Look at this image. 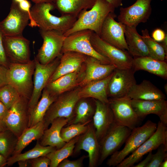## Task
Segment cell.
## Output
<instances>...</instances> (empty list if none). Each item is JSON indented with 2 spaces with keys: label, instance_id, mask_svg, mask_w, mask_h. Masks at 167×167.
I'll list each match as a JSON object with an SVG mask.
<instances>
[{
  "label": "cell",
  "instance_id": "cell-1",
  "mask_svg": "<svg viewBox=\"0 0 167 167\" xmlns=\"http://www.w3.org/2000/svg\"><path fill=\"white\" fill-rule=\"evenodd\" d=\"M55 9L54 3H37L31 8L30 13L39 29L55 30L64 33L71 28L78 16L67 14L58 17L50 12Z\"/></svg>",
  "mask_w": 167,
  "mask_h": 167
},
{
  "label": "cell",
  "instance_id": "cell-2",
  "mask_svg": "<svg viewBox=\"0 0 167 167\" xmlns=\"http://www.w3.org/2000/svg\"><path fill=\"white\" fill-rule=\"evenodd\" d=\"M115 9L105 0H96L89 10L80 13L72 26L64 35L66 37L80 30L88 29L99 35L106 18L109 13L114 12Z\"/></svg>",
  "mask_w": 167,
  "mask_h": 167
},
{
  "label": "cell",
  "instance_id": "cell-3",
  "mask_svg": "<svg viewBox=\"0 0 167 167\" xmlns=\"http://www.w3.org/2000/svg\"><path fill=\"white\" fill-rule=\"evenodd\" d=\"M35 66L34 59L27 63H10L7 68L8 84L13 87L21 96L29 100L33 90L32 77Z\"/></svg>",
  "mask_w": 167,
  "mask_h": 167
},
{
  "label": "cell",
  "instance_id": "cell-4",
  "mask_svg": "<svg viewBox=\"0 0 167 167\" xmlns=\"http://www.w3.org/2000/svg\"><path fill=\"white\" fill-rule=\"evenodd\" d=\"M157 126L156 123L148 120L142 126L133 129L125 142L124 147L110 155L106 164L109 166H116L150 137L155 131Z\"/></svg>",
  "mask_w": 167,
  "mask_h": 167
},
{
  "label": "cell",
  "instance_id": "cell-5",
  "mask_svg": "<svg viewBox=\"0 0 167 167\" xmlns=\"http://www.w3.org/2000/svg\"><path fill=\"white\" fill-rule=\"evenodd\" d=\"M92 31L80 30L66 36L61 53L75 52L94 58L104 64H112L106 58L98 53L93 48L90 41Z\"/></svg>",
  "mask_w": 167,
  "mask_h": 167
},
{
  "label": "cell",
  "instance_id": "cell-6",
  "mask_svg": "<svg viewBox=\"0 0 167 167\" xmlns=\"http://www.w3.org/2000/svg\"><path fill=\"white\" fill-rule=\"evenodd\" d=\"M79 89L78 88L66 93H62L57 96L49 108L44 117L43 121L46 129L56 118H66L68 120V122L71 120L75 106L80 99L79 95Z\"/></svg>",
  "mask_w": 167,
  "mask_h": 167
},
{
  "label": "cell",
  "instance_id": "cell-7",
  "mask_svg": "<svg viewBox=\"0 0 167 167\" xmlns=\"http://www.w3.org/2000/svg\"><path fill=\"white\" fill-rule=\"evenodd\" d=\"M90 41L94 49L108 59L116 68H132L133 58L127 51L121 49L108 43L93 32L92 34Z\"/></svg>",
  "mask_w": 167,
  "mask_h": 167
},
{
  "label": "cell",
  "instance_id": "cell-8",
  "mask_svg": "<svg viewBox=\"0 0 167 167\" xmlns=\"http://www.w3.org/2000/svg\"><path fill=\"white\" fill-rule=\"evenodd\" d=\"M39 32L43 43L35 58L40 63L46 64L62 54L61 50L66 36L63 33L55 30L39 29Z\"/></svg>",
  "mask_w": 167,
  "mask_h": 167
},
{
  "label": "cell",
  "instance_id": "cell-9",
  "mask_svg": "<svg viewBox=\"0 0 167 167\" xmlns=\"http://www.w3.org/2000/svg\"><path fill=\"white\" fill-rule=\"evenodd\" d=\"M131 130L126 126L114 122L99 142L100 156L98 165H101L108 156L118 151L125 142Z\"/></svg>",
  "mask_w": 167,
  "mask_h": 167
},
{
  "label": "cell",
  "instance_id": "cell-10",
  "mask_svg": "<svg viewBox=\"0 0 167 167\" xmlns=\"http://www.w3.org/2000/svg\"><path fill=\"white\" fill-rule=\"evenodd\" d=\"M162 144H167V126L160 121L153 134L116 167H132L141 160L143 156L157 149Z\"/></svg>",
  "mask_w": 167,
  "mask_h": 167
},
{
  "label": "cell",
  "instance_id": "cell-11",
  "mask_svg": "<svg viewBox=\"0 0 167 167\" xmlns=\"http://www.w3.org/2000/svg\"><path fill=\"white\" fill-rule=\"evenodd\" d=\"M109 105L113 112L114 122L132 130L137 126L141 119L134 109L131 99L126 96L109 98Z\"/></svg>",
  "mask_w": 167,
  "mask_h": 167
},
{
  "label": "cell",
  "instance_id": "cell-12",
  "mask_svg": "<svg viewBox=\"0 0 167 167\" xmlns=\"http://www.w3.org/2000/svg\"><path fill=\"white\" fill-rule=\"evenodd\" d=\"M62 54L50 63L45 65L40 63L34 59L35 66L33 74V88L29 101V110L33 108L38 102L42 91L59 63Z\"/></svg>",
  "mask_w": 167,
  "mask_h": 167
},
{
  "label": "cell",
  "instance_id": "cell-13",
  "mask_svg": "<svg viewBox=\"0 0 167 167\" xmlns=\"http://www.w3.org/2000/svg\"><path fill=\"white\" fill-rule=\"evenodd\" d=\"M29 101L21 96L8 110L4 120L7 128L18 137L28 127Z\"/></svg>",
  "mask_w": 167,
  "mask_h": 167
},
{
  "label": "cell",
  "instance_id": "cell-14",
  "mask_svg": "<svg viewBox=\"0 0 167 167\" xmlns=\"http://www.w3.org/2000/svg\"><path fill=\"white\" fill-rule=\"evenodd\" d=\"M152 0H137L130 6L121 7L118 21L125 26L136 27L140 23L146 22L151 14Z\"/></svg>",
  "mask_w": 167,
  "mask_h": 167
},
{
  "label": "cell",
  "instance_id": "cell-15",
  "mask_svg": "<svg viewBox=\"0 0 167 167\" xmlns=\"http://www.w3.org/2000/svg\"><path fill=\"white\" fill-rule=\"evenodd\" d=\"M6 54L10 63L24 64L30 59V41L22 35L3 36Z\"/></svg>",
  "mask_w": 167,
  "mask_h": 167
},
{
  "label": "cell",
  "instance_id": "cell-16",
  "mask_svg": "<svg viewBox=\"0 0 167 167\" xmlns=\"http://www.w3.org/2000/svg\"><path fill=\"white\" fill-rule=\"evenodd\" d=\"M29 20L28 13L20 9L18 3L13 0L9 13L0 22V29L4 36L22 35Z\"/></svg>",
  "mask_w": 167,
  "mask_h": 167
},
{
  "label": "cell",
  "instance_id": "cell-17",
  "mask_svg": "<svg viewBox=\"0 0 167 167\" xmlns=\"http://www.w3.org/2000/svg\"><path fill=\"white\" fill-rule=\"evenodd\" d=\"M135 73L132 68H116L108 85L107 92L108 98H117L126 96L131 88L136 84Z\"/></svg>",
  "mask_w": 167,
  "mask_h": 167
},
{
  "label": "cell",
  "instance_id": "cell-18",
  "mask_svg": "<svg viewBox=\"0 0 167 167\" xmlns=\"http://www.w3.org/2000/svg\"><path fill=\"white\" fill-rule=\"evenodd\" d=\"M114 12L109 14L102 25L99 36L108 43L121 49L128 51L126 41L125 26L115 20Z\"/></svg>",
  "mask_w": 167,
  "mask_h": 167
},
{
  "label": "cell",
  "instance_id": "cell-19",
  "mask_svg": "<svg viewBox=\"0 0 167 167\" xmlns=\"http://www.w3.org/2000/svg\"><path fill=\"white\" fill-rule=\"evenodd\" d=\"M81 150L88 153L89 167H95L98 165L100 146L92 121L88 124L86 131L79 136L75 144L73 154H77Z\"/></svg>",
  "mask_w": 167,
  "mask_h": 167
},
{
  "label": "cell",
  "instance_id": "cell-20",
  "mask_svg": "<svg viewBox=\"0 0 167 167\" xmlns=\"http://www.w3.org/2000/svg\"><path fill=\"white\" fill-rule=\"evenodd\" d=\"M133 108L141 119L150 114L157 115L160 121L167 126V101L165 100H145L131 99Z\"/></svg>",
  "mask_w": 167,
  "mask_h": 167
},
{
  "label": "cell",
  "instance_id": "cell-21",
  "mask_svg": "<svg viewBox=\"0 0 167 167\" xmlns=\"http://www.w3.org/2000/svg\"><path fill=\"white\" fill-rule=\"evenodd\" d=\"M85 71L78 84L83 87L94 81L103 79L110 75L116 68L112 64H104L98 59L87 56L85 61Z\"/></svg>",
  "mask_w": 167,
  "mask_h": 167
},
{
  "label": "cell",
  "instance_id": "cell-22",
  "mask_svg": "<svg viewBox=\"0 0 167 167\" xmlns=\"http://www.w3.org/2000/svg\"><path fill=\"white\" fill-rule=\"evenodd\" d=\"M96 109L92 122L99 142L114 122L113 115L108 103L95 99Z\"/></svg>",
  "mask_w": 167,
  "mask_h": 167
},
{
  "label": "cell",
  "instance_id": "cell-23",
  "mask_svg": "<svg viewBox=\"0 0 167 167\" xmlns=\"http://www.w3.org/2000/svg\"><path fill=\"white\" fill-rule=\"evenodd\" d=\"M87 56L73 52H67L62 54L60 62L49 79L50 82L65 75L81 70Z\"/></svg>",
  "mask_w": 167,
  "mask_h": 167
},
{
  "label": "cell",
  "instance_id": "cell-24",
  "mask_svg": "<svg viewBox=\"0 0 167 167\" xmlns=\"http://www.w3.org/2000/svg\"><path fill=\"white\" fill-rule=\"evenodd\" d=\"M113 72L103 79L91 82L82 87L79 92L80 99L92 98L103 103H108L107 88Z\"/></svg>",
  "mask_w": 167,
  "mask_h": 167
},
{
  "label": "cell",
  "instance_id": "cell-25",
  "mask_svg": "<svg viewBox=\"0 0 167 167\" xmlns=\"http://www.w3.org/2000/svg\"><path fill=\"white\" fill-rule=\"evenodd\" d=\"M132 69L135 72L144 70L163 79H167V63L165 61L155 59L148 56L134 57Z\"/></svg>",
  "mask_w": 167,
  "mask_h": 167
},
{
  "label": "cell",
  "instance_id": "cell-26",
  "mask_svg": "<svg viewBox=\"0 0 167 167\" xmlns=\"http://www.w3.org/2000/svg\"><path fill=\"white\" fill-rule=\"evenodd\" d=\"M68 120L64 118H58L54 119L51 126L47 128L40 139V144L43 146H50L56 149L61 148L65 142L61 138L60 133L62 129L65 126Z\"/></svg>",
  "mask_w": 167,
  "mask_h": 167
},
{
  "label": "cell",
  "instance_id": "cell-27",
  "mask_svg": "<svg viewBox=\"0 0 167 167\" xmlns=\"http://www.w3.org/2000/svg\"><path fill=\"white\" fill-rule=\"evenodd\" d=\"M131 99L145 100H165L166 97L162 92L147 80L140 84H135L126 96Z\"/></svg>",
  "mask_w": 167,
  "mask_h": 167
},
{
  "label": "cell",
  "instance_id": "cell-28",
  "mask_svg": "<svg viewBox=\"0 0 167 167\" xmlns=\"http://www.w3.org/2000/svg\"><path fill=\"white\" fill-rule=\"evenodd\" d=\"M81 70L65 75L47 83L45 88L53 95L58 96L76 86L81 80Z\"/></svg>",
  "mask_w": 167,
  "mask_h": 167
},
{
  "label": "cell",
  "instance_id": "cell-29",
  "mask_svg": "<svg viewBox=\"0 0 167 167\" xmlns=\"http://www.w3.org/2000/svg\"><path fill=\"white\" fill-rule=\"evenodd\" d=\"M125 36L128 52L132 56H149L147 45L142 36L138 32L136 27L125 26Z\"/></svg>",
  "mask_w": 167,
  "mask_h": 167
},
{
  "label": "cell",
  "instance_id": "cell-30",
  "mask_svg": "<svg viewBox=\"0 0 167 167\" xmlns=\"http://www.w3.org/2000/svg\"><path fill=\"white\" fill-rule=\"evenodd\" d=\"M41 96L35 106L29 110L28 127L43 121L46 111L57 97L52 95L45 88L42 91Z\"/></svg>",
  "mask_w": 167,
  "mask_h": 167
},
{
  "label": "cell",
  "instance_id": "cell-31",
  "mask_svg": "<svg viewBox=\"0 0 167 167\" xmlns=\"http://www.w3.org/2000/svg\"><path fill=\"white\" fill-rule=\"evenodd\" d=\"M45 130V125L43 121L25 129L18 137L17 144L12 155L21 153L32 141L39 139Z\"/></svg>",
  "mask_w": 167,
  "mask_h": 167
},
{
  "label": "cell",
  "instance_id": "cell-32",
  "mask_svg": "<svg viewBox=\"0 0 167 167\" xmlns=\"http://www.w3.org/2000/svg\"><path fill=\"white\" fill-rule=\"evenodd\" d=\"M95 109V102L92 104L85 98L80 99L75 106L71 119L66 126L72 124L90 123L92 121Z\"/></svg>",
  "mask_w": 167,
  "mask_h": 167
},
{
  "label": "cell",
  "instance_id": "cell-33",
  "mask_svg": "<svg viewBox=\"0 0 167 167\" xmlns=\"http://www.w3.org/2000/svg\"><path fill=\"white\" fill-rule=\"evenodd\" d=\"M96 0H57L55 9L62 15L71 14L78 16L83 10L91 9Z\"/></svg>",
  "mask_w": 167,
  "mask_h": 167
},
{
  "label": "cell",
  "instance_id": "cell-34",
  "mask_svg": "<svg viewBox=\"0 0 167 167\" xmlns=\"http://www.w3.org/2000/svg\"><path fill=\"white\" fill-rule=\"evenodd\" d=\"M55 147L43 146L38 141L35 147L24 153L13 155L7 159L6 165L11 166L20 161L29 160L39 156H46L56 150Z\"/></svg>",
  "mask_w": 167,
  "mask_h": 167
},
{
  "label": "cell",
  "instance_id": "cell-35",
  "mask_svg": "<svg viewBox=\"0 0 167 167\" xmlns=\"http://www.w3.org/2000/svg\"><path fill=\"white\" fill-rule=\"evenodd\" d=\"M79 136L71 139L61 148L56 149L46 155L50 160V167H57L59 163L73 153L75 144Z\"/></svg>",
  "mask_w": 167,
  "mask_h": 167
},
{
  "label": "cell",
  "instance_id": "cell-36",
  "mask_svg": "<svg viewBox=\"0 0 167 167\" xmlns=\"http://www.w3.org/2000/svg\"><path fill=\"white\" fill-rule=\"evenodd\" d=\"M18 139V137L8 129L0 131V154L7 159L12 156Z\"/></svg>",
  "mask_w": 167,
  "mask_h": 167
},
{
  "label": "cell",
  "instance_id": "cell-37",
  "mask_svg": "<svg viewBox=\"0 0 167 167\" xmlns=\"http://www.w3.org/2000/svg\"><path fill=\"white\" fill-rule=\"evenodd\" d=\"M142 36L148 50L149 56L155 59L165 61L167 54L160 43L155 41L150 35L147 29L141 31Z\"/></svg>",
  "mask_w": 167,
  "mask_h": 167
},
{
  "label": "cell",
  "instance_id": "cell-38",
  "mask_svg": "<svg viewBox=\"0 0 167 167\" xmlns=\"http://www.w3.org/2000/svg\"><path fill=\"white\" fill-rule=\"evenodd\" d=\"M89 123L72 124L66 126L61 129V137L65 142H67L85 133L88 129Z\"/></svg>",
  "mask_w": 167,
  "mask_h": 167
},
{
  "label": "cell",
  "instance_id": "cell-39",
  "mask_svg": "<svg viewBox=\"0 0 167 167\" xmlns=\"http://www.w3.org/2000/svg\"><path fill=\"white\" fill-rule=\"evenodd\" d=\"M21 97L15 89L9 84L0 88V99L8 110Z\"/></svg>",
  "mask_w": 167,
  "mask_h": 167
},
{
  "label": "cell",
  "instance_id": "cell-40",
  "mask_svg": "<svg viewBox=\"0 0 167 167\" xmlns=\"http://www.w3.org/2000/svg\"><path fill=\"white\" fill-rule=\"evenodd\" d=\"M157 149L156 152L152 154L147 167H160L161 163L167 158V144H162Z\"/></svg>",
  "mask_w": 167,
  "mask_h": 167
},
{
  "label": "cell",
  "instance_id": "cell-41",
  "mask_svg": "<svg viewBox=\"0 0 167 167\" xmlns=\"http://www.w3.org/2000/svg\"><path fill=\"white\" fill-rule=\"evenodd\" d=\"M88 156L85 155L78 158L73 161L66 159L58 164V167H82L83 166V161Z\"/></svg>",
  "mask_w": 167,
  "mask_h": 167
},
{
  "label": "cell",
  "instance_id": "cell-42",
  "mask_svg": "<svg viewBox=\"0 0 167 167\" xmlns=\"http://www.w3.org/2000/svg\"><path fill=\"white\" fill-rule=\"evenodd\" d=\"M28 162L32 167H47L50 163V159L46 156L29 160Z\"/></svg>",
  "mask_w": 167,
  "mask_h": 167
},
{
  "label": "cell",
  "instance_id": "cell-43",
  "mask_svg": "<svg viewBox=\"0 0 167 167\" xmlns=\"http://www.w3.org/2000/svg\"><path fill=\"white\" fill-rule=\"evenodd\" d=\"M19 6L22 10L28 13L30 17L29 26L32 28L38 27L37 25L33 19L30 13L31 4L30 1L28 0H24L18 3Z\"/></svg>",
  "mask_w": 167,
  "mask_h": 167
},
{
  "label": "cell",
  "instance_id": "cell-44",
  "mask_svg": "<svg viewBox=\"0 0 167 167\" xmlns=\"http://www.w3.org/2000/svg\"><path fill=\"white\" fill-rule=\"evenodd\" d=\"M3 36L0 29V64L8 68L10 63L6 56L4 49Z\"/></svg>",
  "mask_w": 167,
  "mask_h": 167
},
{
  "label": "cell",
  "instance_id": "cell-45",
  "mask_svg": "<svg viewBox=\"0 0 167 167\" xmlns=\"http://www.w3.org/2000/svg\"><path fill=\"white\" fill-rule=\"evenodd\" d=\"M166 34L164 31L161 28H157L152 32V37L157 42H161L165 39Z\"/></svg>",
  "mask_w": 167,
  "mask_h": 167
},
{
  "label": "cell",
  "instance_id": "cell-46",
  "mask_svg": "<svg viewBox=\"0 0 167 167\" xmlns=\"http://www.w3.org/2000/svg\"><path fill=\"white\" fill-rule=\"evenodd\" d=\"M7 71V68L0 64V88L8 84Z\"/></svg>",
  "mask_w": 167,
  "mask_h": 167
},
{
  "label": "cell",
  "instance_id": "cell-47",
  "mask_svg": "<svg viewBox=\"0 0 167 167\" xmlns=\"http://www.w3.org/2000/svg\"><path fill=\"white\" fill-rule=\"evenodd\" d=\"M148 154L146 158L143 161L140 163L133 166L134 167H147L148 164L152 156V152H150L148 153Z\"/></svg>",
  "mask_w": 167,
  "mask_h": 167
},
{
  "label": "cell",
  "instance_id": "cell-48",
  "mask_svg": "<svg viewBox=\"0 0 167 167\" xmlns=\"http://www.w3.org/2000/svg\"><path fill=\"white\" fill-rule=\"evenodd\" d=\"M8 109L0 99V118L4 121L8 112Z\"/></svg>",
  "mask_w": 167,
  "mask_h": 167
},
{
  "label": "cell",
  "instance_id": "cell-49",
  "mask_svg": "<svg viewBox=\"0 0 167 167\" xmlns=\"http://www.w3.org/2000/svg\"><path fill=\"white\" fill-rule=\"evenodd\" d=\"M115 8L122 6L123 0H105Z\"/></svg>",
  "mask_w": 167,
  "mask_h": 167
},
{
  "label": "cell",
  "instance_id": "cell-50",
  "mask_svg": "<svg viewBox=\"0 0 167 167\" xmlns=\"http://www.w3.org/2000/svg\"><path fill=\"white\" fill-rule=\"evenodd\" d=\"M7 159L0 154V167H3L6 165Z\"/></svg>",
  "mask_w": 167,
  "mask_h": 167
},
{
  "label": "cell",
  "instance_id": "cell-51",
  "mask_svg": "<svg viewBox=\"0 0 167 167\" xmlns=\"http://www.w3.org/2000/svg\"><path fill=\"white\" fill-rule=\"evenodd\" d=\"M35 3L46 2L55 3L57 0H31Z\"/></svg>",
  "mask_w": 167,
  "mask_h": 167
},
{
  "label": "cell",
  "instance_id": "cell-52",
  "mask_svg": "<svg viewBox=\"0 0 167 167\" xmlns=\"http://www.w3.org/2000/svg\"><path fill=\"white\" fill-rule=\"evenodd\" d=\"M161 44L166 54L167 55V34H166V36L164 40L161 42Z\"/></svg>",
  "mask_w": 167,
  "mask_h": 167
},
{
  "label": "cell",
  "instance_id": "cell-53",
  "mask_svg": "<svg viewBox=\"0 0 167 167\" xmlns=\"http://www.w3.org/2000/svg\"><path fill=\"white\" fill-rule=\"evenodd\" d=\"M7 129L4 122L0 118V131L5 130Z\"/></svg>",
  "mask_w": 167,
  "mask_h": 167
},
{
  "label": "cell",
  "instance_id": "cell-54",
  "mask_svg": "<svg viewBox=\"0 0 167 167\" xmlns=\"http://www.w3.org/2000/svg\"><path fill=\"white\" fill-rule=\"evenodd\" d=\"M19 167H27L28 163V160L20 161L17 162Z\"/></svg>",
  "mask_w": 167,
  "mask_h": 167
},
{
  "label": "cell",
  "instance_id": "cell-55",
  "mask_svg": "<svg viewBox=\"0 0 167 167\" xmlns=\"http://www.w3.org/2000/svg\"><path fill=\"white\" fill-rule=\"evenodd\" d=\"M167 167V158H166L161 163L160 167Z\"/></svg>",
  "mask_w": 167,
  "mask_h": 167
},
{
  "label": "cell",
  "instance_id": "cell-56",
  "mask_svg": "<svg viewBox=\"0 0 167 167\" xmlns=\"http://www.w3.org/2000/svg\"><path fill=\"white\" fill-rule=\"evenodd\" d=\"M16 2L17 3H19V2H22V1L24 0H13Z\"/></svg>",
  "mask_w": 167,
  "mask_h": 167
}]
</instances>
